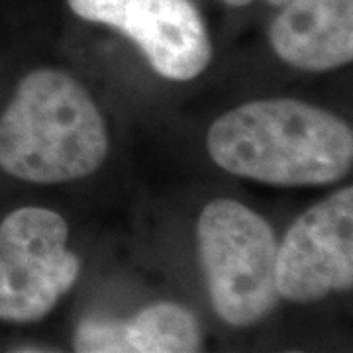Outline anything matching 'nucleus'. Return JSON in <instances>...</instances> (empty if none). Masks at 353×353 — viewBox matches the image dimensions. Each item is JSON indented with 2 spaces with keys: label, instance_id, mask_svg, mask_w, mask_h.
Here are the masks:
<instances>
[{
  "label": "nucleus",
  "instance_id": "7ed1b4c3",
  "mask_svg": "<svg viewBox=\"0 0 353 353\" xmlns=\"http://www.w3.org/2000/svg\"><path fill=\"white\" fill-rule=\"evenodd\" d=\"M277 250L271 226L241 202L220 199L202 210L199 253L224 322L252 326L277 306Z\"/></svg>",
  "mask_w": 353,
  "mask_h": 353
},
{
  "label": "nucleus",
  "instance_id": "20e7f679",
  "mask_svg": "<svg viewBox=\"0 0 353 353\" xmlns=\"http://www.w3.org/2000/svg\"><path fill=\"white\" fill-rule=\"evenodd\" d=\"M63 216L39 206L14 210L0 224V320L34 322L75 285L81 261L67 250Z\"/></svg>",
  "mask_w": 353,
  "mask_h": 353
},
{
  "label": "nucleus",
  "instance_id": "f03ea898",
  "mask_svg": "<svg viewBox=\"0 0 353 353\" xmlns=\"http://www.w3.org/2000/svg\"><path fill=\"white\" fill-rule=\"evenodd\" d=\"M108 153L97 104L73 77L39 69L22 79L0 116V167L38 185L94 173Z\"/></svg>",
  "mask_w": 353,
  "mask_h": 353
},
{
  "label": "nucleus",
  "instance_id": "0eeeda50",
  "mask_svg": "<svg viewBox=\"0 0 353 353\" xmlns=\"http://www.w3.org/2000/svg\"><path fill=\"white\" fill-rule=\"evenodd\" d=\"M277 55L292 67L330 71L353 59V0H289L269 30Z\"/></svg>",
  "mask_w": 353,
  "mask_h": 353
},
{
  "label": "nucleus",
  "instance_id": "39448f33",
  "mask_svg": "<svg viewBox=\"0 0 353 353\" xmlns=\"http://www.w3.org/2000/svg\"><path fill=\"white\" fill-rule=\"evenodd\" d=\"M353 285V189L304 212L277 250V289L290 303H314Z\"/></svg>",
  "mask_w": 353,
  "mask_h": 353
},
{
  "label": "nucleus",
  "instance_id": "1a4fd4ad",
  "mask_svg": "<svg viewBox=\"0 0 353 353\" xmlns=\"http://www.w3.org/2000/svg\"><path fill=\"white\" fill-rule=\"evenodd\" d=\"M73 345L81 353H126L122 320L87 318L77 326Z\"/></svg>",
  "mask_w": 353,
  "mask_h": 353
},
{
  "label": "nucleus",
  "instance_id": "423d86ee",
  "mask_svg": "<svg viewBox=\"0 0 353 353\" xmlns=\"http://www.w3.org/2000/svg\"><path fill=\"white\" fill-rule=\"evenodd\" d=\"M88 22H101L136 41L152 67L173 81L201 75L210 61V41L189 0H67Z\"/></svg>",
  "mask_w": 353,
  "mask_h": 353
},
{
  "label": "nucleus",
  "instance_id": "f257e3e1",
  "mask_svg": "<svg viewBox=\"0 0 353 353\" xmlns=\"http://www.w3.org/2000/svg\"><path fill=\"white\" fill-rule=\"evenodd\" d=\"M206 148L228 173L279 187L330 185L353 163L352 128L292 99L248 102L222 114Z\"/></svg>",
  "mask_w": 353,
  "mask_h": 353
},
{
  "label": "nucleus",
  "instance_id": "6e6552de",
  "mask_svg": "<svg viewBox=\"0 0 353 353\" xmlns=\"http://www.w3.org/2000/svg\"><path fill=\"white\" fill-rule=\"evenodd\" d=\"M126 353L199 352L202 330L189 308L175 303L148 306L132 320H122Z\"/></svg>",
  "mask_w": 353,
  "mask_h": 353
},
{
  "label": "nucleus",
  "instance_id": "9d476101",
  "mask_svg": "<svg viewBox=\"0 0 353 353\" xmlns=\"http://www.w3.org/2000/svg\"><path fill=\"white\" fill-rule=\"evenodd\" d=\"M226 4H230V6H245V4H250V2H253V0H224ZM269 4H273V6H285L289 0H267Z\"/></svg>",
  "mask_w": 353,
  "mask_h": 353
}]
</instances>
